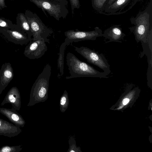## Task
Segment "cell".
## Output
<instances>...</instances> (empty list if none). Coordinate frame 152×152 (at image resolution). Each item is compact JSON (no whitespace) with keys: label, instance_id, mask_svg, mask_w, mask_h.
Returning a JSON list of instances; mask_svg holds the SVG:
<instances>
[{"label":"cell","instance_id":"cell-1","mask_svg":"<svg viewBox=\"0 0 152 152\" xmlns=\"http://www.w3.org/2000/svg\"><path fill=\"white\" fill-rule=\"evenodd\" d=\"M66 64L70 76L66 79L80 77H94L108 78V75L100 72L86 63L79 60L73 53L68 52L66 56Z\"/></svg>","mask_w":152,"mask_h":152},{"label":"cell","instance_id":"cell-2","mask_svg":"<svg viewBox=\"0 0 152 152\" xmlns=\"http://www.w3.org/2000/svg\"><path fill=\"white\" fill-rule=\"evenodd\" d=\"M51 73V66L49 64H47L32 86L28 106H32L39 103L44 102L47 99Z\"/></svg>","mask_w":152,"mask_h":152},{"label":"cell","instance_id":"cell-3","mask_svg":"<svg viewBox=\"0 0 152 152\" xmlns=\"http://www.w3.org/2000/svg\"><path fill=\"white\" fill-rule=\"evenodd\" d=\"M150 14L148 10L145 9L140 12L135 18L130 19L131 23L134 26L129 28L134 34L137 42L146 43L147 42L148 35L152 29L150 22Z\"/></svg>","mask_w":152,"mask_h":152},{"label":"cell","instance_id":"cell-4","mask_svg":"<svg viewBox=\"0 0 152 152\" xmlns=\"http://www.w3.org/2000/svg\"><path fill=\"white\" fill-rule=\"evenodd\" d=\"M26 16L32 33V40L43 39L49 43L48 38L53 33V31L45 25L36 14L29 12Z\"/></svg>","mask_w":152,"mask_h":152},{"label":"cell","instance_id":"cell-5","mask_svg":"<svg viewBox=\"0 0 152 152\" xmlns=\"http://www.w3.org/2000/svg\"><path fill=\"white\" fill-rule=\"evenodd\" d=\"M74 47L75 51L86 59L88 62L102 69L108 75L110 74V65L102 53H99L98 52L84 46Z\"/></svg>","mask_w":152,"mask_h":152},{"label":"cell","instance_id":"cell-6","mask_svg":"<svg viewBox=\"0 0 152 152\" xmlns=\"http://www.w3.org/2000/svg\"><path fill=\"white\" fill-rule=\"evenodd\" d=\"M45 13L46 11L57 20L62 18L65 19L69 11L64 4L51 0H30Z\"/></svg>","mask_w":152,"mask_h":152},{"label":"cell","instance_id":"cell-7","mask_svg":"<svg viewBox=\"0 0 152 152\" xmlns=\"http://www.w3.org/2000/svg\"><path fill=\"white\" fill-rule=\"evenodd\" d=\"M66 38L64 42L66 46L73 42H77L86 40H95L97 37L103 36L101 29L96 27L94 30L90 31L71 30L64 32Z\"/></svg>","mask_w":152,"mask_h":152},{"label":"cell","instance_id":"cell-8","mask_svg":"<svg viewBox=\"0 0 152 152\" xmlns=\"http://www.w3.org/2000/svg\"><path fill=\"white\" fill-rule=\"evenodd\" d=\"M47 50V47L43 39L32 40L25 48L23 54L30 59H38L42 57Z\"/></svg>","mask_w":152,"mask_h":152},{"label":"cell","instance_id":"cell-9","mask_svg":"<svg viewBox=\"0 0 152 152\" xmlns=\"http://www.w3.org/2000/svg\"><path fill=\"white\" fill-rule=\"evenodd\" d=\"M6 38L9 41L15 44L23 45L32 40L31 37L24 31L18 30H6L2 31Z\"/></svg>","mask_w":152,"mask_h":152},{"label":"cell","instance_id":"cell-10","mask_svg":"<svg viewBox=\"0 0 152 152\" xmlns=\"http://www.w3.org/2000/svg\"><path fill=\"white\" fill-rule=\"evenodd\" d=\"M14 74L11 64L5 63L0 69V95L12 79Z\"/></svg>","mask_w":152,"mask_h":152},{"label":"cell","instance_id":"cell-11","mask_svg":"<svg viewBox=\"0 0 152 152\" xmlns=\"http://www.w3.org/2000/svg\"><path fill=\"white\" fill-rule=\"evenodd\" d=\"M126 34L122 32L119 25H114L104 31L103 36L109 39L107 42H116L121 43Z\"/></svg>","mask_w":152,"mask_h":152},{"label":"cell","instance_id":"cell-12","mask_svg":"<svg viewBox=\"0 0 152 152\" xmlns=\"http://www.w3.org/2000/svg\"><path fill=\"white\" fill-rule=\"evenodd\" d=\"M21 131L18 126L0 118V135L11 137L18 135Z\"/></svg>","mask_w":152,"mask_h":152},{"label":"cell","instance_id":"cell-13","mask_svg":"<svg viewBox=\"0 0 152 152\" xmlns=\"http://www.w3.org/2000/svg\"><path fill=\"white\" fill-rule=\"evenodd\" d=\"M6 103H10L14 108L20 110L21 102L20 94L18 88L15 87H12L8 91L1 105Z\"/></svg>","mask_w":152,"mask_h":152},{"label":"cell","instance_id":"cell-14","mask_svg":"<svg viewBox=\"0 0 152 152\" xmlns=\"http://www.w3.org/2000/svg\"><path fill=\"white\" fill-rule=\"evenodd\" d=\"M0 112L7 117L16 126L23 127L25 124L22 116L14 110L4 108H0Z\"/></svg>","mask_w":152,"mask_h":152},{"label":"cell","instance_id":"cell-15","mask_svg":"<svg viewBox=\"0 0 152 152\" xmlns=\"http://www.w3.org/2000/svg\"><path fill=\"white\" fill-rule=\"evenodd\" d=\"M131 0H115L111 4L106 7L102 13L107 15L114 14L128 5Z\"/></svg>","mask_w":152,"mask_h":152},{"label":"cell","instance_id":"cell-16","mask_svg":"<svg viewBox=\"0 0 152 152\" xmlns=\"http://www.w3.org/2000/svg\"><path fill=\"white\" fill-rule=\"evenodd\" d=\"M66 46L65 42H63L60 46L58 53L57 62L58 68L60 73V76H62L64 74V52Z\"/></svg>","mask_w":152,"mask_h":152},{"label":"cell","instance_id":"cell-17","mask_svg":"<svg viewBox=\"0 0 152 152\" xmlns=\"http://www.w3.org/2000/svg\"><path fill=\"white\" fill-rule=\"evenodd\" d=\"M107 0H91L93 8L97 12L102 13L106 6Z\"/></svg>","mask_w":152,"mask_h":152},{"label":"cell","instance_id":"cell-18","mask_svg":"<svg viewBox=\"0 0 152 152\" xmlns=\"http://www.w3.org/2000/svg\"><path fill=\"white\" fill-rule=\"evenodd\" d=\"M69 104L68 94L66 91L65 90L60 98L59 105L61 111L62 113L64 112L67 109Z\"/></svg>","mask_w":152,"mask_h":152},{"label":"cell","instance_id":"cell-19","mask_svg":"<svg viewBox=\"0 0 152 152\" xmlns=\"http://www.w3.org/2000/svg\"><path fill=\"white\" fill-rule=\"evenodd\" d=\"M22 20H21V27L23 31L29 35L32 36L31 27L28 20L26 18L22 16Z\"/></svg>","mask_w":152,"mask_h":152},{"label":"cell","instance_id":"cell-20","mask_svg":"<svg viewBox=\"0 0 152 152\" xmlns=\"http://www.w3.org/2000/svg\"><path fill=\"white\" fill-rule=\"evenodd\" d=\"M69 148L67 151V152H81L79 147H77L76 145L75 140L74 138L71 137L69 140Z\"/></svg>","mask_w":152,"mask_h":152},{"label":"cell","instance_id":"cell-21","mask_svg":"<svg viewBox=\"0 0 152 152\" xmlns=\"http://www.w3.org/2000/svg\"><path fill=\"white\" fill-rule=\"evenodd\" d=\"M20 146H4L1 148L0 152H19L22 149Z\"/></svg>","mask_w":152,"mask_h":152},{"label":"cell","instance_id":"cell-22","mask_svg":"<svg viewBox=\"0 0 152 152\" xmlns=\"http://www.w3.org/2000/svg\"><path fill=\"white\" fill-rule=\"evenodd\" d=\"M71 5L72 15L74 14V10L75 9H78L80 8V5L79 0H69Z\"/></svg>","mask_w":152,"mask_h":152},{"label":"cell","instance_id":"cell-23","mask_svg":"<svg viewBox=\"0 0 152 152\" xmlns=\"http://www.w3.org/2000/svg\"><path fill=\"white\" fill-rule=\"evenodd\" d=\"M53 1H54L56 2L61 3L66 6H67L68 4V0H51Z\"/></svg>","mask_w":152,"mask_h":152},{"label":"cell","instance_id":"cell-24","mask_svg":"<svg viewBox=\"0 0 152 152\" xmlns=\"http://www.w3.org/2000/svg\"><path fill=\"white\" fill-rule=\"evenodd\" d=\"M0 27L3 28H6L9 26L4 21L0 20Z\"/></svg>","mask_w":152,"mask_h":152},{"label":"cell","instance_id":"cell-25","mask_svg":"<svg viewBox=\"0 0 152 152\" xmlns=\"http://www.w3.org/2000/svg\"><path fill=\"white\" fill-rule=\"evenodd\" d=\"M115 0H107L106 7L112 3Z\"/></svg>","mask_w":152,"mask_h":152},{"label":"cell","instance_id":"cell-26","mask_svg":"<svg viewBox=\"0 0 152 152\" xmlns=\"http://www.w3.org/2000/svg\"><path fill=\"white\" fill-rule=\"evenodd\" d=\"M129 100L128 99H125L123 101V103L124 105L126 104L129 102Z\"/></svg>","mask_w":152,"mask_h":152}]
</instances>
